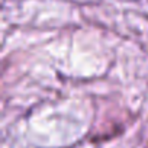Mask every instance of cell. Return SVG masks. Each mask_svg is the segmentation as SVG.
I'll list each match as a JSON object with an SVG mask.
<instances>
[]
</instances>
